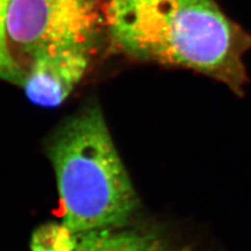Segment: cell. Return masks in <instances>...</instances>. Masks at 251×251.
Returning a JSON list of instances; mask_svg holds the SVG:
<instances>
[{"mask_svg": "<svg viewBox=\"0 0 251 251\" xmlns=\"http://www.w3.org/2000/svg\"><path fill=\"white\" fill-rule=\"evenodd\" d=\"M116 50L140 61L195 70L242 93L251 37L214 0H106Z\"/></svg>", "mask_w": 251, "mask_h": 251, "instance_id": "cell-1", "label": "cell"}, {"mask_svg": "<svg viewBox=\"0 0 251 251\" xmlns=\"http://www.w3.org/2000/svg\"><path fill=\"white\" fill-rule=\"evenodd\" d=\"M45 151L57 179L62 223L74 234L131 222L137 194L98 103L67 117Z\"/></svg>", "mask_w": 251, "mask_h": 251, "instance_id": "cell-2", "label": "cell"}, {"mask_svg": "<svg viewBox=\"0 0 251 251\" xmlns=\"http://www.w3.org/2000/svg\"><path fill=\"white\" fill-rule=\"evenodd\" d=\"M106 0H11L9 43L26 59L46 50L84 46L96 50L106 30Z\"/></svg>", "mask_w": 251, "mask_h": 251, "instance_id": "cell-3", "label": "cell"}, {"mask_svg": "<svg viewBox=\"0 0 251 251\" xmlns=\"http://www.w3.org/2000/svg\"><path fill=\"white\" fill-rule=\"evenodd\" d=\"M94 50L84 46L58 47L28 58L21 86L27 100L42 108L61 106L87 74Z\"/></svg>", "mask_w": 251, "mask_h": 251, "instance_id": "cell-4", "label": "cell"}, {"mask_svg": "<svg viewBox=\"0 0 251 251\" xmlns=\"http://www.w3.org/2000/svg\"><path fill=\"white\" fill-rule=\"evenodd\" d=\"M75 237L73 251H194L160 229L129 224Z\"/></svg>", "mask_w": 251, "mask_h": 251, "instance_id": "cell-5", "label": "cell"}, {"mask_svg": "<svg viewBox=\"0 0 251 251\" xmlns=\"http://www.w3.org/2000/svg\"><path fill=\"white\" fill-rule=\"evenodd\" d=\"M76 237L63 223H46L34 231L31 251H73Z\"/></svg>", "mask_w": 251, "mask_h": 251, "instance_id": "cell-6", "label": "cell"}, {"mask_svg": "<svg viewBox=\"0 0 251 251\" xmlns=\"http://www.w3.org/2000/svg\"><path fill=\"white\" fill-rule=\"evenodd\" d=\"M11 0H0V80L22 86L25 68L13 54L6 33V18Z\"/></svg>", "mask_w": 251, "mask_h": 251, "instance_id": "cell-7", "label": "cell"}]
</instances>
